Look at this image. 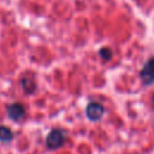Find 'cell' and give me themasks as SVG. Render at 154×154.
<instances>
[{"instance_id":"obj_1","label":"cell","mask_w":154,"mask_h":154,"mask_svg":"<svg viewBox=\"0 0 154 154\" xmlns=\"http://www.w3.org/2000/svg\"><path fill=\"white\" fill-rule=\"evenodd\" d=\"M65 141V135L61 130L59 129H54L52 130L48 136H47V140H46V143H47V147L51 148V149H57L59 147L63 146Z\"/></svg>"},{"instance_id":"obj_2","label":"cell","mask_w":154,"mask_h":154,"mask_svg":"<svg viewBox=\"0 0 154 154\" xmlns=\"http://www.w3.org/2000/svg\"><path fill=\"white\" fill-rule=\"evenodd\" d=\"M140 76L144 84H152L154 82V57L144 64L140 72Z\"/></svg>"},{"instance_id":"obj_3","label":"cell","mask_w":154,"mask_h":154,"mask_svg":"<svg viewBox=\"0 0 154 154\" xmlns=\"http://www.w3.org/2000/svg\"><path fill=\"white\" fill-rule=\"evenodd\" d=\"M87 116L90 120H99L103 114V107L99 102H90L87 106Z\"/></svg>"},{"instance_id":"obj_4","label":"cell","mask_w":154,"mask_h":154,"mask_svg":"<svg viewBox=\"0 0 154 154\" xmlns=\"http://www.w3.org/2000/svg\"><path fill=\"white\" fill-rule=\"evenodd\" d=\"M7 113H8V117L13 120H19L24 117V113H25V109L24 107L20 105V103H12L7 107Z\"/></svg>"},{"instance_id":"obj_5","label":"cell","mask_w":154,"mask_h":154,"mask_svg":"<svg viewBox=\"0 0 154 154\" xmlns=\"http://www.w3.org/2000/svg\"><path fill=\"white\" fill-rule=\"evenodd\" d=\"M13 137L12 131L6 126H0V141L1 142H8Z\"/></svg>"},{"instance_id":"obj_6","label":"cell","mask_w":154,"mask_h":154,"mask_svg":"<svg viewBox=\"0 0 154 154\" xmlns=\"http://www.w3.org/2000/svg\"><path fill=\"white\" fill-rule=\"evenodd\" d=\"M22 85H23V88H24V90H25L26 93H32L34 89H35L34 82H32L31 79H29V78H24V79L22 81Z\"/></svg>"},{"instance_id":"obj_7","label":"cell","mask_w":154,"mask_h":154,"mask_svg":"<svg viewBox=\"0 0 154 154\" xmlns=\"http://www.w3.org/2000/svg\"><path fill=\"white\" fill-rule=\"evenodd\" d=\"M100 57H101L103 60H108V59H111V57H112V52H111L108 48H102V49L100 51Z\"/></svg>"}]
</instances>
